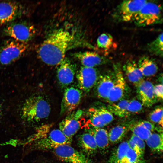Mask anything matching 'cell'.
I'll return each mask as SVG.
<instances>
[{
  "mask_svg": "<svg viewBox=\"0 0 163 163\" xmlns=\"http://www.w3.org/2000/svg\"><path fill=\"white\" fill-rule=\"evenodd\" d=\"M86 129L87 132L91 134L94 137L97 149L102 152H105L108 148L109 142L107 130L103 128L93 127Z\"/></svg>",
  "mask_w": 163,
  "mask_h": 163,
  "instance_id": "20",
  "label": "cell"
},
{
  "mask_svg": "<svg viewBox=\"0 0 163 163\" xmlns=\"http://www.w3.org/2000/svg\"><path fill=\"white\" fill-rule=\"evenodd\" d=\"M143 107L138 99H133L129 100L127 108L128 116L140 113L142 111Z\"/></svg>",
  "mask_w": 163,
  "mask_h": 163,
  "instance_id": "30",
  "label": "cell"
},
{
  "mask_svg": "<svg viewBox=\"0 0 163 163\" xmlns=\"http://www.w3.org/2000/svg\"><path fill=\"white\" fill-rule=\"evenodd\" d=\"M115 78L113 69L100 74L94 88V93L97 97L106 100L113 85Z\"/></svg>",
  "mask_w": 163,
  "mask_h": 163,
  "instance_id": "16",
  "label": "cell"
},
{
  "mask_svg": "<svg viewBox=\"0 0 163 163\" xmlns=\"http://www.w3.org/2000/svg\"><path fill=\"white\" fill-rule=\"evenodd\" d=\"M137 64L144 77L154 76L158 72V67L157 64L148 56H143L140 58Z\"/></svg>",
  "mask_w": 163,
  "mask_h": 163,
  "instance_id": "22",
  "label": "cell"
},
{
  "mask_svg": "<svg viewBox=\"0 0 163 163\" xmlns=\"http://www.w3.org/2000/svg\"><path fill=\"white\" fill-rule=\"evenodd\" d=\"M130 130L133 134L143 140L145 141L152 133L141 124L139 122L133 123Z\"/></svg>",
  "mask_w": 163,
  "mask_h": 163,
  "instance_id": "27",
  "label": "cell"
},
{
  "mask_svg": "<svg viewBox=\"0 0 163 163\" xmlns=\"http://www.w3.org/2000/svg\"><path fill=\"white\" fill-rule=\"evenodd\" d=\"M27 43L13 39L5 41L0 48V64L7 65L20 58L27 51Z\"/></svg>",
  "mask_w": 163,
  "mask_h": 163,
  "instance_id": "6",
  "label": "cell"
},
{
  "mask_svg": "<svg viewBox=\"0 0 163 163\" xmlns=\"http://www.w3.org/2000/svg\"><path fill=\"white\" fill-rule=\"evenodd\" d=\"M82 91L79 88L71 86L65 89L61 104L60 114H68L77 108L80 104Z\"/></svg>",
  "mask_w": 163,
  "mask_h": 163,
  "instance_id": "11",
  "label": "cell"
},
{
  "mask_svg": "<svg viewBox=\"0 0 163 163\" xmlns=\"http://www.w3.org/2000/svg\"><path fill=\"white\" fill-rule=\"evenodd\" d=\"M78 142L83 152L88 155L94 154L98 149L94 137L88 132L78 136Z\"/></svg>",
  "mask_w": 163,
  "mask_h": 163,
  "instance_id": "21",
  "label": "cell"
},
{
  "mask_svg": "<svg viewBox=\"0 0 163 163\" xmlns=\"http://www.w3.org/2000/svg\"><path fill=\"white\" fill-rule=\"evenodd\" d=\"M132 123L121 124L112 128L108 133L109 142L113 144L120 142L130 130Z\"/></svg>",
  "mask_w": 163,
  "mask_h": 163,
  "instance_id": "23",
  "label": "cell"
},
{
  "mask_svg": "<svg viewBox=\"0 0 163 163\" xmlns=\"http://www.w3.org/2000/svg\"><path fill=\"white\" fill-rule=\"evenodd\" d=\"M83 113L81 110L73 111L68 114L59 123V129L68 138L72 139L80 129Z\"/></svg>",
  "mask_w": 163,
  "mask_h": 163,
  "instance_id": "15",
  "label": "cell"
},
{
  "mask_svg": "<svg viewBox=\"0 0 163 163\" xmlns=\"http://www.w3.org/2000/svg\"><path fill=\"white\" fill-rule=\"evenodd\" d=\"M147 1L145 0L123 1L116 8L113 17L117 21H133L141 9Z\"/></svg>",
  "mask_w": 163,
  "mask_h": 163,
  "instance_id": "7",
  "label": "cell"
},
{
  "mask_svg": "<svg viewBox=\"0 0 163 163\" xmlns=\"http://www.w3.org/2000/svg\"><path fill=\"white\" fill-rule=\"evenodd\" d=\"M149 116L152 122L157 124L163 127V108L162 106L156 107L149 113Z\"/></svg>",
  "mask_w": 163,
  "mask_h": 163,
  "instance_id": "29",
  "label": "cell"
},
{
  "mask_svg": "<svg viewBox=\"0 0 163 163\" xmlns=\"http://www.w3.org/2000/svg\"><path fill=\"white\" fill-rule=\"evenodd\" d=\"M129 100L123 98L114 103L110 104L107 108L113 115L120 117L128 116L127 108Z\"/></svg>",
  "mask_w": 163,
  "mask_h": 163,
  "instance_id": "25",
  "label": "cell"
},
{
  "mask_svg": "<svg viewBox=\"0 0 163 163\" xmlns=\"http://www.w3.org/2000/svg\"><path fill=\"white\" fill-rule=\"evenodd\" d=\"M52 150L57 158L67 163H88L89 162L82 153L69 145H61Z\"/></svg>",
  "mask_w": 163,
  "mask_h": 163,
  "instance_id": "14",
  "label": "cell"
},
{
  "mask_svg": "<svg viewBox=\"0 0 163 163\" xmlns=\"http://www.w3.org/2000/svg\"><path fill=\"white\" fill-rule=\"evenodd\" d=\"M3 33L12 39L27 43L35 36L36 31L34 26L29 22L25 21H13L4 28Z\"/></svg>",
  "mask_w": 163,
  "mask_h": 163,
  "instance_id": "5",
  "label": "cell"
},
{
  "mask_svg": "<svg viewBox=\"0 0 163 163\" xmlns=\"http://www.w3.org/2000/svg\"><path fill=\"white\" fill-rule=\"evenodd\" d=\"M122 69L130 82L136 86L144 80V77L137 63L133 60H129L123 66Z\"/></svg>",
  "mask_w": 163,
  "mask_h": 163,
  "instance_id": "19",
  "label": "cell"
},
{
  "mask_svg": "<svg viewBox=\"0 0 163 163\" xmlns=\"http://www.w3.org/2000/svg\"><path fill=\"white\" fill-rule=\"evenodd\" d=\"M73 38L72 34L63 29L54 30L39 47L37 50L39 57L48 65H59L65 58L66 52Z\"/></svg>",
  "mask_w": 163,
  "mask_h": 163,
  "instance_id": "1",
  "label": "cell"
},
{
  "mask_svg": "<svg viewBox=\"0 0 163 163\" xmlns=\"http://www.w3.org/2000/svg\"><path fill=\"white\" fill-rule=\"evenodd\" d=\"M24 12L23 6L16 2H0V26L13 21Z\"/></svg>",
  "mask_w": 163,
  "mask_h": 163,
  "instance_id": "12",
  "label": "cell"
},
{
  "mask_svg": "<svg viewBox=\"0 0 163 163\" xmlns=\"http://www.w3.org/2000/svg\"><path fill=\"white\" fill-rule=\"evenodd\" d=\"M88 163H91V162L89 161V162Z\"/></svg>",
  "mask_w": 163,
  "mask_h": 163,
  "instance_id": "35",
  "label": "cell"
},
{
  "mask_svg": "<svg viewBox=\"0 0 163 163\" xmlns=\"http://www.w3.org/2000/svg\"><path fill=\"white\" fill-rule=\"evenodd\" d=\"M97 42V46L99 48L108 50L112 45L113 38L112 35L109 34L103 33L98 37Z\"/></svg>",
  "mask_w": 163,
  "mask_h": 163,
  "instance_id": "28",
  "label": "cell"
},
{
  "mask_svg": "<svg viewBox=\"0 0 163 163\" xmlns=\"http://www.w3.org/2000/svg\"><path fill=\"white\" fill-rule=\"evenodd\" d=\"M159 81L160 82V83L163 84V76L162 75H161L158 78Z\"/></svg>",
  "mask_w": 163,
  "mask_h": 163,
  "instance_id": "34",
  "label": "cell"
},
{
  "mask_svg": "<svg viewBox=\"0 0 163 163\" xmlns=\"http://www.w3.org/2000/svg\"><path fill=\"white\" fill-rule=\"evenodd\" d=\"M113 69L115 75L113 87L106 101L110 104L117 102L124 98L128 87L124 78L122 67L119 63L114 64Z\"/></svg>",
  "mask_w": 163,
  "mask_h": 163,
  "instance_id": "9",
  "label": "cell"
},
{
  "mask_svg": "<svg viewBox=\"0 0 163 163\" xmlns=\"http://www.w3.org/2000/svg\"><path fill=\"white\" fill-rule=\"evenodd\" d=\"M108 163H144V161L129 148L128 142L123 141L113 150Z\"/></svg>",
  "mask_w": 163,
  "mask_h": 163,
  "instance_id": "8",
  "label": "cell"
},
{
  "mask_svg": "<svg viewBox=\"0 0 163 163\" xmlns=\"http://www.w3.org/2000/svg\"><path fill=\"white\" fill-rule=\"evenodd\" d=\"M100 75L95 68L81 66L76 74L78 88L85 93L89 92L95 86Z\"/></svg>",
  "mask_w": 163,
  "mask_h": 163,
  "instance_id": "10",
  "label": "cell"
},
{
  "mask_svg": "<svg viewBox=\"0 0 163 163\" xmlns=\"http://www.w3.org/2000/svg\"><path fill=\"white\" fill-rule=\"evenodd\" d=\"M136 87L138 99L143 107H150L156 102L157 98L154 95V85L151 82L144 79Z\"/></svg>",
  "mask_w": 163,
  "mask_h": 163,
  "instance_id": "17",
  "label": "cell"
},
{
  "mask_svg": "<svg viewBox=\"0 0 163 163\" xmlns=\"http://www.w3.org/2000/svg\"><path fill=\"white\" fill-rule=\"evenodd\" d=\"M163 34L162 32L156 39L147 45V48L149 53L155 56L162 57Z\"/></svg>",
  "mask_w": 163,
  "mask_h": 163,
  "instance_id": "26",
  "label": "cell"
},
{
  "mask_svg": "<svg viewBox=\"0 0 163 163\" xmlns=\"http://www.w3.org/2000/svg\"><path fill=\"white\" fill-rule=\"evenodd\" d=\"M51 110L49 102L41 96L35 95L28 98L21 110L22 118L29 122H38L47 118Z\"/></svg>",
  "mask_w": 163,
  "mask_h": 163,
  "instance_id": "2",
  "label": "cell"
},
{
  "mask_svg": "<svg viewBox=\"0 0 163 163\" xmlns=\"http://www.w3.org/2000/svg\"><path fill=\"white\" fill-rule=\"evenodd\" d=\"M58 65L57 78L61 88L65 89L73 82L77 72L76 66L65 57Z\"/></svg>",
  "mask_w": 163,
  "mask_h": 163,
  "instance_id": "13",
  "label": "cell"
},
{
  "mask_svg": "<svg viewBox=\"0 0 163 163\" xmlns=\"http://www.w3.org/2000/svg\"><path fill=\"white\" fill-rule=\"evenodd\" d=\"M130 139L134 143L139 149L141 155L143 156L145 147L144 141L133 134H132Z\"/></svg>",
  "mask_w": 163,
  "mask_h": 163,
  "instance_id": "31",
  "label": "cell"
},
{
  "mask_svg": "<svg viewBox=\"0 0 163 163\" xmlns=\"http://www.w3.org/2000/svg\"><path fill=\"white\" fill-rule=\"evenodd\" d=\"M72 139L68 138L59 129L49 131L44 136L25 147V152L28 153L34 151L53 149L63 145H70Z\"/></svg>",
  "mask_w": 163,
  "mask_h": 163,
  "instance_id": "3",
  "label": "cell"
},
{
  "mask_svg": "<svg viewBox=\"0 0 163 163\" xmlns=\"http://www.w3.org/2000/svg\"><path fill=\"white\" fill-rule=\"evenodd\" d=\"M139 122L141 124L152 132L156 129L157 128L153 123L150 122L146 120L140 121Z\"/></svg>",
  "mask_w": 163,
  "mask_h": 163,
  "instance_id": "33",
  "label": "cell"
},
{
  "mask_svg": "<svg viewBox=\"0 0 163 163\" xmlns=\"http://www.w3.org/2000/svg\"><path fill=\"white\" fill-rule=\"evenodd\" d=\"M74 57L81 63L83 66L95 68L105 64L109 62L108 58L92 51L79 52L75 53Z\"/></svg>",
  "mask_w": 163,
  "mask_h": 163,
  "instance_id": "18",
  "label": "cell"
},
{
  "mask_svg": "<svg viewBox=\"0 0 163 163\" xmlns=\"http://www.w3.org/2000/svg\"><path fill=\"white\" fill-rule=\"evenodd\" d=\"M163 84L161 83L154 86V93L157 99H162L163 97Z\"/></svg>",
  "mask_w": 163,
  "mask_h": 163,
  "instance_id": "32",
  "label": "cell"
},
{
  "mask_svg": "<svg viewBox=\"0 0 163 163\" xmlns=\"http://www.w3.org/2000/svg\"><path fill=\"white\" fill-rule=\"evenodd\" d=\"M162 21V5L147 1L133 21L138 27H144L160 24Z\"/></svg>",
  "mask_w": 163,
  "mask_h": 163,
  "instance_id": "4",
  "label": "cell"
},
{
  "mask_svg": "<svg viewBox=\"0 0 163 163\" xmlns=\"http://www.w3.org/2000/svg\"><path fill=\"white\" fill-rule=\"evenodd\" d=\"M162 132L152 133L145 140L147 146L153 152L161 153L163 152Z\"/></svg>",
  "mask_w": 163,
  "mask_h": 163,
  "instance_id": "24",
  "label": "cell"
}]
</instances>
